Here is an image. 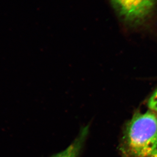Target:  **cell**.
I'll return each instance as SVG.
<instances>
[{
    "instance_id": "obj_3",
    "label": "cell",
    "mask_w": 157,
    "mask_h": 157,
    "mask_svg": "<svg viewBox=\"0 0 157 157\" xmlns=\"http://www.w3.org/2000/svg\"><path fill=\"white\" fill-rule=\"evenodd\" d=\"M88 129V128H83L78 137L69 147L63 151L50 157H78L87 135Z\"/></svg>"
},
{
    "instance_id": "obj_5",
    "label": "cell",
    "mask_w": 157,
    "mask_h": 157,
    "mask_svg": "<svg viewBox=\"0 0 157 157\" xmlns=\"http://www.w3.org/2000/svg\"><path fill=\"white\" fill-rule=\"evenodd\" d=\"M149 157H157V150L152 155Z\"/></svg>"
},
{
    "instance_id": "obj_4",
    "label": "cell",
    "mask_w": 157,
    "mask_h": 157,
    "mask_svg": "<svg viewBox=\"0 0 157 157\" xmlns=\"http://www.w3.org/2000/svg\"><path fill=\"white\" fill-rule=\"evenodd\" d=\"M148 106L151 111L157 113V89L149 98Z\"/></svg>"
},
{
    "instance_id": "obj_1",
    "label": "cell",
    "mask_w": 157,
    "mask_h": 157,
    "mask_svg": "<svg viewBox=\"0 0 157 157\" xmlns=\"http://www.w3.org/2000/svg\"><path fill=\"white\" fill-rule=\"evenodd\" d=\"M157 150V113H136L124 132L121 147L124 157H148Z\"/></svg>"
},
{
    "instance_id": "obj_2",
    "label": "cell",
    "mask_w": 157,
    "mask_h": 157,
    "mask_svg": "<svg viewBox=\"0 0 157 157\" xmlns=\"http://www.w3.org/2000/svg\"><path fill=\"white\" fill-rule=\"evenodd\" d=\"M118 16L125 24L138 27L153 15L157 0H109Z\"/></svg>"
}]
</instances>
